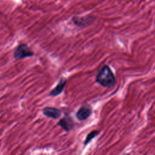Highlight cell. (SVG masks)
Listing matches in <instances>:
<instances>
[{
	"label": "cell",
	"instance_id": "6",
	"mask_svg": "<svg viewBox=\"0 0 155 155\" xmlns=\"http://www.w3.org/2000/svg\"><path fill=\"white\" fill-rule=\"evenodd\" d=\"M43 114L47 117L51 118L53 119H56L60 117L62 114L61 111L55 107H45L42 110Z\"/></svg>",
	"mask_w": 155,
	"mask_h": 155
},
{
	"label": "cell",
	"instance_id": "8",
	"mask_svg": "<svg viewBox=\"0 0 155 155\" xmlns=\"http://www.w3.org/2000/svg\"><path fill=\"white\" fill-rule=\"evenodd\" d=\"M100 131L98 130H93L91 132H90L86 136L84 142V145H87L88 143H89L92 139H93L94 137H96L99 134Z\"/></svg>",
	"mask_w": 155,
	"mask_h": 155
},
{
	"label": "cell",
	"instance_id": "3",
	"mask_svg": "<svg viewBox=\"0 0 155 155\" xmlns=\"http://www.w3.org/2000/svg\"><path fill=\"white\" fill-rule=\"evenodd\" d=\"M95 20V18L91 15L84 16H74L72 21L76 26L81 28H85L91 25Z\"/></svg>",
	"mask_w": 155,
	"mask_h": 155
},
{
	"label": "cell",
	"instance_id": "7",
	"mask_svg": "<svg viewBox=\"0 0 155 155\" xmlns=\"http://www.w3.org/2000/svg\"><path fill=\"white\" fill-rule=\"evenodd\" d=\"M66 84H67L66 79H65L64 78H61L59 80L58 84L56 85V86L50 91V93H49V96H57L61 94L62 93Z\"/></svg>",
	"mask_w": 155,
	"mask_h": 155
},
{
	"label": "cell",
	"instance_id": "1",
	"mask_svg": "<svg viewBox=\"0 0 155 155\" xmlns=\"http://www.w3.org/2000/svg\"><path fill=\"white\" fill-rule=\"evenodd\" d=\"M96 82L105 88L113 87L116 83V78L110 67L104 65L96 76Z\"/></svg>",
	"mask_w": 155,
	"mask_h": 155
},
{
	"label": "cell",
	"instance_id": "2",
	"mask_svg": "<svg viewBox=\"0 0 155 155\" xmlns=\"http://www.w3.org/2000/svg\"><path fill=\"white\" fill-rule=\"evenodd\" d=\"M34 55V53L30 49V48L25 44L19 45L14 51L13 56L17 59H22L25 58L31 57Z\"/></svg>",
	"mask_w": 155,
	"mask_h": 155
},
{
	"label": "cell",
	"instance_id": "5",
	"mask_svg": "<svg viewBox=\"0 0 155 155\" xmlns=\"http://www.w3.org/2000/svg\"><path fill=\"white\" fill-rule=\"evenodd\" d=\"M58 125H59L65 131H69L74 127V122L71 116H65L59 120Z\"/></svg>",
	"mask_w": 155,
	"mask_h": 155
},
{
	"label": "cell",
	"instance_id": "4",
	"mask_svg": "<svg viewBox=\"0 0 155 155\" xmlns=\"http://www.w3.org/2000/svg\"><path fill=\"white\" fill-rule=\"evenodd\" d=\"M92 113V108L90 105L85 104L80 107L76 113V118L80 120L83 121L87 120Z\"/></svg>",
	"mask_w": 155,
	"mask_h": 155
}]
</instances>
